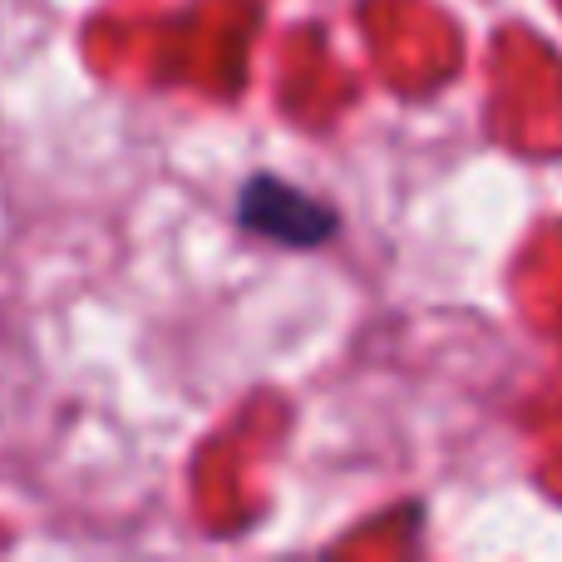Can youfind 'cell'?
I'll use <instances>...</instances> for the list:
<instances>
[{
  "label": "cell",
  "mask_w": 562,
  "mask_h": 562,
  "mask_svg": "<svg viewBox=\"0 0 562 562\" xmlns=\"http://www.w3.org/2000/svg\"><path fill=\"white\" fill-rule=\"evenodd\" d=\"M233 223L257 243H272L281 252H316L340 233V213L326 198L306 193L301 183L272 173H247L233 198Z\"/></svg>",
  "instance_id": "cell-1"
}]
</instances>
